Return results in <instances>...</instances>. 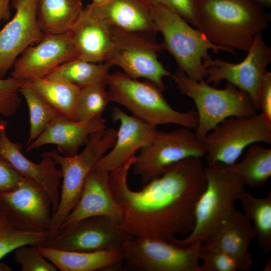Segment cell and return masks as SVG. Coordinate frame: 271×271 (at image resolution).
<instances>
[{
    "instance_id": "cell-1",
    "label": "cell",
    "mask_w": 271,
    "mask_h": 271,
    "mask_svg": "<svg viewBox=\"0 0 271 271\" xmlns=\"http://www.w3.org/2000/svg\"><path fill=\"white\" fill-rule=\"evenodd\" d=\"M201 158L189 157L172 165L139 191L131 190L127 181L136 156L109 172L110 188L122 211L119 227L132 237L168 242L176 234L190 233L207 184Z\"/></svg>"
},
{
    "instance_id": "cell-2",
    "label": "cell",
    "mask_w": 271,
    "mask_h": 271,
    "mask_svg": "<svg viewBox=\"0 0 271 271\" xmlns=\"http://www.w3.org/2000/svg\"><path fill=\"white\" fill-rule=\"evenodd\" d=\"M195 28L212 43L247 51L270 20L264 7L250 0H197Z\"/></svg>"
},
{
    "instance_id": "cell-3",
    "label": "cell",
    "mask_w": 271,
    "mask_h": 271,
    "mask_svg": "<svg viewBox=\"0 0 271 271\" xmlns=\"http://www.w3.org/2000/svg\"><path fill=\"white\" fill-rule=\"evenodd\" d=\"M206 187L195 208V224L189 235L169 242L184 247L211 238L236 211L235 202L245 191L241 177L216 163L204 168Z\"/></svg>"
},
{
    "instance_id": "cell-4",
    "label": "cell",
    "mask_w": 271,
    "mask_h": 271,
    "mask_svg": "<svg viewBox=\"0 0 271 271\" xmlns=\"http://www.w3.org/2000/svg\"><path fill=\"white\" fill-rule=\"evenodd\" d=\"M107 90L109 101L125 107L132 116L155 126L174 124L196 129L198 113L195 108L186 112L175 110L165 98L162 91L153 83L139 81L125 73L109 74Z\"/></svg>"
},
{
    "instance_id": "cell-5",
    "label": "cell",
    "mask_w": 271,
    "mask_h": 271,
    "mask_svg": "<svg viewBox=\"0 0 271 271\" xmlns=\"http://www.w3.org/2000/svg\"><path fill=\"white\" fill-rule=\"evenodd\" d=\"M155 31L163 37V50L174 57L179 69L193 80L199 81L207 77L203 61L211 58V50L217 54L219 51L235 54L233 49L215 45L177 14L161 4L152 6Z\"/></svg>"
},
{
    "instance_id": "cell-6",
    "label": "cell",
    "mask_w": 271,
    "mask_h": 271,
    "mask_svg": "<svg viewBox=\"0 0 271 271\" xmlns=\"http://www.w3.org/2000/svg\"><path fill=\"white\" fill-rule=\"evenodd\" d=\"M171 77L179 92L195 103L198 116L195 133L202 142L225 119L257 113L258 108L249 95L228 82L225 88L219 89L210 86L204 80H192L179 69Z\"/></svg>"
},
{
    "instance_id": "cell-7",
    "label": "cell",
    "mask_w": 271,
    "mask_h": 271,
    "mask_svg": "<svg viewBox=\"0 0 271 271\" xmlns=\"http://www.w3.org/2000/svg\"><path fill=\"white\" fill-rule=\"evenodd\" d=\"M117 136V130L114 128L93 133L89 136L83 150L72 157L62 156L55 149L42 153L50 157L60 166L63 179L59 206L52 215L49 240L56 235L61 224L77 203L87 175L103 155L112 148Z\"/></svg>"
},
{
    "instance_id": "cell-8",
    "label": "cell",
    "mask_w": 271,
    "mask_h": 271,
    "mask_svg": "<svg viewBox=\"0 0 271 271\" xmlns=\"http://www.w3.org/2000/svg\"><path fill=\"white\" fill-rule=\"evenodd\" d=\"M271 144V123L261 112L225 119L203 141L208 165L235 164L244 150L256 143Z\"/></svg>"
},
{
    "instance_id": "cell-9",
    "label": "cell",
    "mask_w": 271,
    "mask_h": 271,
    "mask_svg": "<svg viewBox=\"0 0 271 271\" xmlns=\"http://www.w3.org/2000/svg\"><path fill=\"white\" fill-rule=\"evenodd\" d=\"M132 164V172L145 185L162 175L172 165L191 157L205 155L203 142L191 129L157 130L152 140L141 148Z\"/></svg>"
},
{
    "instance_id": "cell-10",
    "label": "cell",
    "mask_w": 271,
    "mask_h": 271,
    "mask_svg": "<svg viewBox=\"0 0 271 271\" xmlns=\"http://www.w3.org/2000/svg\"><path fill=\"white\" fill-rule=\"evenodd\" d=\"M201 242L181 247L157 238L130 237L122 244L124 261L143 271H200Z\"/></svg>"
},
{
    "instance_id": "cell-11",
    "label": "cell",
    "mask_w": 271,
    "mask_h": 271,
    "mask_svg": "<svg viewBox=\"0 0 271 271\" xmlns=\"http://www.w3.org/2000/svg\"><path fill=\"white\" fill-rule=\"evenodd\" d=\"M111 27L113 47L107 62L120 67L129 77L145 78L165 91L163 78L171 74L158 58V53L163 50L162 44L139 33Z\"/></svg>"
},
{
    "instance_id": "cell-12",
    "label": "cell",
    "mask_w": 271,
    "mask_h": 271,
    "mask_svg": "<svg viewBox=\"0 0 271 271\" xmlns=\"http://www.w3.org/2000/svg\"><path fill=\"white\" fill-rule=\"evenodd\" d=\"M247 55L241 62H228L218 58L203 61L207 70L205 81L218 85L226 80L238 89L246 92L259 109V87L266 67L271 62V47L264 42L262 33L254 35Z\"/></svg>"
},
{
    "instance_id": "cell-13",
    "label": "cell",
    "mask_w": 271,
    "mask_h": 271,
    "mask_svg": "<svg viewBox=\"0 0 271 271\" xmlns=\"http://www.w3.org/2000/svg\"><path fill=\"white\" fill-rule=\"evenodd\" d=\"M132 237L122 230L118 222L108 217L84 218L69 228L58 231L45 246L80 252L121 248L122 243Z\"/></svg>"
},
{
    "instance_id": "cell-14",
    "label": "cell",
    "mask_w": 271,
    "mask_h": 271,
    "mask_svg": "<svg viewBox=\"0 0 271 271\" xmlns=\"http://www.w3.org/2000/svg\"><path fill=\"white\" fill-rule=\"evenodd\" d=\"M0 208L22 229L48 232L52 202L48 193L25 179L14 189L0 194Z\"/></svg>"
},
{
    "instance_id": "cell-15",
    "label": "cell",
    "mask_w": 271,
    "mask_h": 271,
    "mask_svg": "<svg viewBox=\"0 0 271 271\" xmlns=\"http://www.w3.org/2000/svg\"><path fill=\"white\" fill-rule=\"evenodd\" d=\"M15 61L11 77L29 81L47 76L55 68L77 58L70 32L44 35Z\"/></svg>"
},
{
    "instance_id": "cell-16",
    "label": "cell",
    "mask_w": 271,
    "mask_h": 271,
    "mask_svg": "<svg viewBox=\"0 0 271 271\" xmlns=\"http://www.w3.org/2000/svg\"><path fill=\"white\" fill-rule=\"evenodd\" d=\"M38 1L12 0L15 14L0 30V78L5 76L20 54L44 35L37 20Z\"/></svg>"
},
{
    "instance_id": "cell-17",
    "label": "cell",
    "mask_w": 271,
    "mask_h": 271,
    "mask_svg": "<svg viewBox=\"0 0 271 271\" xmlns=\"http://www.w3.org/2000/svg\"><path fill=\"white\" fill-rule=\"evenodd\" d=\"M8 122L0 118V155L25 179L31 181L44 189L52 202V215L59 206V186L62 178L60 169L50 157L41 154L40 163H33L22 153V145L10 140L6 132Z\"/></svg>"
},
{
    "instance_id": "cell-18",
    "label": "cell",
    "mask_w": 271,
    "mask_h": 271,
    "mask_svg": "<svg viewBox=\"0 0 271 271\" xmlns=\"http://www.w3.org/2000/svg\"><path fill=\"white\" fill-rule=\"evenodd\" d=\"M111 118L120 126L111 151L103 156L93 170L109 172L123 165L135 153L152 140L157 126L129 116L118 107H113Z\"/></svg>"
},
{
    "instance_id": "cell-19",
    "label": "cell",
    "mask_w": 271,
    "mask_h": 271,
    "mask_svg": "<svg viewBox=\"0 0 271 271\" xmlns=\"http://www.w3.org/2000/svg\"><path fill=\"white\" fill-rule=\"evenodd\" d=\"M108 174L94 170L88 173L77 203L61 224L59 231L81 219L95 216L108 217L118 222L122 211L110 190Z\"/></svg>"
},
{
    "instance_id": "cell-20",
    "label": "cell",
    "mask_w": 271,
    "mask_h": 271,
    "mask_svg": "<svg viewBox=\"0 0 271 271\" xmlns=\"http://www.w3.org/2000/svg\"><path fill=\"white\" fill-rule=\"evenodd\" d=\"M102 116L85 121H74L60 115L55 117L43 132L27 145L26 151L40 148L49 144L55 145L62 156L76 155L80 147L86 144L89 136L106 128Z\"/></svg>"
},
{
    "instance_id": "cell-21",
    "label": "cell",
    "mask_w": 271,
    "mask_h": 271,
    "mask_svg": "<svg viewBox=\"0 0 271 271\" xmlns=\"http://www.w3.org/2000/svg\"><path fill=\"white\" fill-rule=\"evenodd\" d=\"M91 16L124 31L154 33L152 6L145 0H106L84 7Z\"/></svg>"
},
{
    "instance_id": "cell-22",
    "label": "cell",
    "mask_w": 271,
    "mask_h": 271,
    "mask_svg": "<svg viewBox=\"0 0 271 271\" xmlns=\"http://www.w3.org/2000/svg\"><path fill=\"white\" fill-rule=\"evenodd\" d=\"M255 232L248 217L237 209L221 228L201 247L221 251L232 258L238 270H249L252 255L248 250Z\"/></svg>"
},
{
    "instance_id": "cell-23",
    "label": "cell",
    "mask_w": 271,
    "mask_h": 271,
    "mask_svg": "<svg viewBox=\"0 0 271 271\" xmlns=\"http://www.w3.org/2000/svg\"><path fill=\"white\" fill-rule=\"evenodd\" d=\"M77 58L101 63L107 62L113 47L112 27L89 15L84 9L69 32Z\"/></svg>"
},
{
    "instance_id": "cell-24",
    "label": "cell",
    "mask_w": 271,
    "mask_h": 271,
    "mask_svg": "<svg viewBox=\"0 0 271 271\" xmlns=\"http://www.w3.org/2000/svg\"><path fill=\"white\" fill-rule=\"evenodd\" d=\"M38 249L61 271H94L119 265L124 261L121 248L80 252L40 246Z\"/></svg>"
},
{
    "instance_id": "cell-25",
    "label": "cell",
    "mask_w": 271,
    "mask_h": 271,
    "mask_svg": "<svg viewBox=\"0 0 271 271\" xmlns=\"http://www.w3.org/2000/svg\"><path fill=\"white\" fill-rule=\"evenodd\" d=\"M82 0H39L37 16L44 35L70 32L79 20L83 9Z\"/></svg>"
},
{
    "instance_id": "cell-26",
    "label": "cell",
    "mask_w": 271,
    "mask_h": 271,
    "mask_svg": "<svg viewBox=\"0 0 271 271\" xmlns=\"http://www.w3.org/2000/svg\"><path fill=\"white\" fill-rule=\"evenodd\" d=\"M27 82L59 115L78 121L77 106L79 87L63 79L46 77Z\"/></svg>"
},
{
    "instance_id": "cell-27",
    "label": "cell",
    "mask_w": 271,
    "mask_h": 271,
    "mask_svg": "<svg viewBox=\"0 0 271 271\" xmlns=\"http://www.w3.org/2000/svg\"><path fill=\"white\" fill-rule=\"evenodd\" d=\"M112 66L108 62L95 63L75 58L59 66L45 77L63 79L80 88L96 84L107 85Z\"/></svg>"
},
{
    "instance_id": "cell-28",
    "label": "cell",
    "mask_w": 271,
    "mask_h": 271,
    "mask_svg": "<svg viewBox=\"0 0 271 271\" xmlns=\"http://www.w3.org/2000/svg\"><path fill=\"white\" fill-rule=\"evenodd\" d=\"M228 167L241 177L245 185L262 187L271 176V149L258 143L252 144L241 162Z\"/></svg>"
},
{
    "instance_id": "cell-29",
    "label": "cell",
    "mask_w": 271,
    "mask_h": 271,
    "mask_svg": "<svg viewBox=\"0 0 271 271\" xmlns=\"http://www.w3.org/2000/svg\"><path fill=\"white\" fill-rule=\"evenodd\" d=\"M239 200L244 214L253 223L259 247L265 254H269L271 251V193L263 198H257L245 191Z\"/></svg>"
},
{
    "instance_id": "cell-30",
    "label": "cell",
    "mask_w": 271,
    "mask_h": 271,
    "mask_svg": "<svg viewBox=\"0 0 271 271\" xmlns=\"http://www.w3.org/2000/svg\"><path fill=\"white\" fill-rule=\"evenodd\" d=\"M48 240V232L21 228L0 208V259L22 245L46 246Z\"/></svg>"
},
{
    "instance_id": "cell-31",
    "label": "cell",
    "mask_w": 271,
    "mask_h": 271,
    "mask_svg": "<svg viewBox=\"0 0 271 271\" xmlns=\"http://www.w3.org/2000/svg\"><path fill=\"white\" fill-rule=\"evenodd\" d=\"M29 111L30 131L27 145L38 137L50 122L59 115L26 81L20 89Z\"/></svg>"
},
{
    "instance_id": "cell-32",
    "label": "cell",
    "mask_w": 271,
    "mask_h": 271,
    "mask_svg": "<svg viewBox=\"0 0 271 271\" xmlns=\"http://www.w3.org/2000/svg\"><path fill=\"white\" fill-rule=\"evenodd\" d=\"M106 86L96 84L80 88L77 106L78 121H88L101 116L110 102Z\"/></svg>"
},
{
    "instance_id": "cell-33",
    "label": "cell",
    "mask_w": 271,
    "mask_h": 271,
    "mask_svg": "<svg viewBox=\"0 0 271 271\" xmlns=\"http://www.w3.org/2000/svg\"><path fill=\"white\" fill-rule=\"evenodd\" d=\"M15 260L22 271H56L57 268L38 250V246L24 245L15 250Z\"/></svg>"
},
{
    "instance_id": "cell-34",
    "label": "cell",
    "mask_w": 271,
    "mask_h": 271,
    "mask_svg": "<svg viewBox=\"0 0 271 271\" xmlns=\"http://www.w3.org/2000/svg\"><path fill=\"white\" fill-rule=\"evenodd\" d=\"M26 82L12 77L0 78V114L11 116L17 112L21 102L20 89Z\"/></svg>"
},
{
    "instance_id": "cell-35",
    "label": "cell",
    "mask_w": 271,
    "mask_h": 271,
    "mask_svg": "<svg viewBox=\"0 0 271 271\" xmlns=\"http://www.w3.org/2000/svg\"><path fill=\"white\" fill-rule=\"evenodd\" d=\"M203 263L200 267V271H236L237 265L230 256L219 250L205 249L199 250V259Z\"/></svg>"
},
{
    "instance_id": "cell-36",
    "label": "cell",
    "mask_w": 271,
    "mask_h": 271,
    "mask_svg": "<svg viewBox=\"0 0 271 271\" xmlns=\"http://www.w3.org/2000/svg\"><path fill=\"white\" fill-rule=\"evenodd\" d=\"M153 5L161 4L170 9L187 23L196 27L197 18V0H149Z\"/></svg>"
},
{
    "instance_id": "cell-37",
    "label": "cell",
    "mask_w": 271,
    "mask_h": 271,
    "mask_svg": "<svg viewBox=\"0 0 271 271\" xmlns=\"http://www.w3.org/2000/svg\"><path fill=\"white\" fill-rule=\"evenodd\" d=\"M25 179L0 155V194L11 191Z\"/></svg>"
},
{
    "instance_id": "cell-38",
    "label": "cell",
    "mask_w": 271,
    "mask_h": 271,
    "mask_svg": "<svg viewBox=\"0 0 271 271\" xmlns=\"http://www.w3.org/2000/svg\"><path fill=\"white\" fill-rule=\"evenodd\" d=\"M258 105L265 119L271 123V73L267 70L263 74L259 87Z\"/></svg>"
},
{
    "instance_id": "cell-39",
    "label": "cell",
    "mask_w": 271,
    "mask_h": 271,
    "mask_svg": "<svg viewBox=\"0 0 271 271\" xmlns=\"http://www.w3.org/2000/svg\"><path fill=\"white\" fill-rule=\"evenodd\" d=\"M11 0H0V22L9 20L11 16L10 9Z\"/></svg>"
},
{
    "instance_id": "cell-40",
    "label": "cell",
    "mask_w": 271,
    "mask_h": 271,
    "mask_svg": "<svg viewBox=\"0 0 271 271\" xmlns=\"http://www.w3.org/2000/svg\"><path fill=\"white\" fill-rule=\"evenodd\" d=\"M257 3L263 7L270 8L271 7V0H250Z\"/></svg>"
},
{
    "instance_id": "cell-41",
    "label": "cell",
    "mask_w": 271,
    "mask_h": 271,
    "mask_svg": "<svg viewBox=\"0 0 271 271\" xmlns=\"http://www.w3.org/2000/svg\"><path fill=\"white\" fill-rule=\"evenodd\" d=\"M11 270V267L7 264L1 262L0 263V271H10Z\"/></svg>"
},
{
    "instance_id": "cell-42",
    "label": "cell",
    "mask_w": 271,
    "mask_h": 271,
    "mask_svg": "<svg viewBox=\"0 0 271 271\" xmlns=\"http://www.w3.org/2000/svg\"><path fill=\"white\" fill-rule=\"evenodd\" d=\"M264 270L269 271L270 270V260L268 259L265 263V267L264 268Z\"/></svg>"
},
{
    "instance_id": "cell-43",
    "label": "cell",
    "mask_w": 271,
    "mask_h": 271,
    "mask_svg": "<svg viewBox=\"0 0 271 271\" xmlns=\"http://www.w3.org/2000/svg\"><path fill=\"white\" fill-rule=\"evenodd\" d=\"M106 1V0H92L93 2L92 3L93 4L98 5L104 3Z\"/></svg>"
},
{
    "instance_id": "cell-44",
    "label": "cell",
    "mask_w": 271,
    "mask_h": 271,
    "mask_svg": "<svg viewBox=\"0 0 271 271\" xmlns=\"http://www.w3.org/2000/svg\"><path fill=\"white\" fill-rule=\"evenodd\" d=\"M145 1H147V2H148V3H150V2H149V0H145Z\"/></svg>"
}]
</instances>
